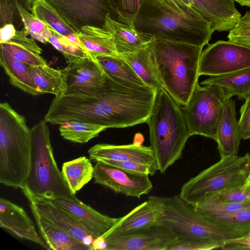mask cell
<instances>
[{
    "mask_svg": "<svg viewBox=\"0 0 250 250\" xmlns=\"http://www.w3.org/2000/svg\"><path fill=\"white\" fill-rule=\"evenodd\" d=\"M83 47L94 58L100 56L117 55L113 36L104 28L86 25L77 34Z\"/></svg>",
    "mask_w": 250,
    "mask_h": 250,
    "instance_id": "484cf974",
    "label": "cell"
},
{
    "mask_svg": "<svg viewBox=\"0 0 250 250\" xmlns=\"http://www.w3.org/2000/svg\"><path fill=\"white\" fill-rule=\"evenodd\" d=\"M203 199L219 203L249 202H250V184L245 183L243 185L209 193Z\"/></svg>",
    "mask_w": 250,
    "mask_h": 250,
    "instance_id": "8d00e7d4",
    "label": "cell"
},
{
    "mask_svg": "<svg viewBox=\"0 0 250 250\" xmlns=\"http://www.w3.org/2000/svg\"><path fill=\"white\" fill-rule=\"evenodd\" d=\"M103 28L113 35L119 54L133 51L154 40L137 31L132 25L113 20L109 13L106 16Z\"/></svg>",
    "mask_w": 250,
    "mask_h": 250,
    "instance_id": "603a6c76",
    "label": "cell"
},
{
    "mask_svg": "<svg viewBox=\"0 0 250 250\" xmlns=\"http://www.w3.org/2000/svg\"><path fill=\"white\" fill-rule=\"evenodd\" d=\"M149 43L133 51L119 55L129 64L147 86L157 91L163 86L154 63Z\"/></svg>",
    "mask_w": 250,
    "mask_h": 250,
    "instance_id": "7402d4cb",
    "label": "cell"
},
{
    "mask_svg": "<svg viewBox=\"0 0 250 250\" xmlns=\"http://www.w3.org/2000/svg\"><path fill=\"white\" fill-rule=\"evenodd\" d=\"M163 213V208L152 196L121 217L118 223L108 232L121 233L145 228L158 222Z\"/></svg>",
    "mask_w": 250,
    "mask_h": 250,
    "instance_id": "ffe728a7",
    "label": "cell"
},
{
    "mask_svg": "<svg viewBox=\"0 0 250 250\" xmlns=\"http://www.w3.org/2000/svg\"><path fill=\"white\" fill-rule=\"evenodd\" d=\"M177 237L170 228L158 222L121 233L107 232L94 240L93 250H166Z\"/></svg>",
    "mask_w": 250,
    "mask_h": 250,
    "instance_id": "9c48e42d",
    "label": "cell"
},
{
    "mask_svg": "<svg viewBox=\"0 0 250 250\" xmlns=\"http://www.w3.org/2000/svg\"><path fill=\"white\" fill-rule=\"evenodd\" d=\"M140 0H108L110 16L120 22L132 25Z\"/></svg>",
    "mask_w": 250,
    "mask_h": 250,
    "instance_id": "d590c367",
    "label": "cell"
},
{
    "mask_svg": "<svg viewBox=\"0 0 250 250\" xmlns=\"http://www.w3.org/2000/svg\"><path fill=\"white\" fill-rule=\"evenodd\" d=\"M148 174H135L122 170L101 161L94 166V183L116 193L140 199L148 194L153 185Z\"/></svg>",
    "mask_w": 250,
    "mask_h": 250,
    "instance_id": "8fae6325",
    "label": "cell"
},
{
    "mask_svg": "<svg viewBox=\"0 0 250 250\" xmlns=\"http://www.w3.org/2000/svg\"><path fill=\"white\" fill-rule=\"evenodd\" d=\"M17 30L12 23H6L0 30V43L6 42L16 34Z\"/></svg>",
    "mask_w": 250,
    "mask_h": 250,
    "instance_id": "7bdbcfd3",
    "label": "cell"
},
{
    "mask_svg": "<svg viewBox=\"0 0 250 250\" xmlns=\"http://www.w3.org/2000/svg\"><path fill=\"white\" fill-rule=\"evenodd\" d=\"M241 139L235 101L230 98L224 104L217 126L216 142L220 157L238 155Z\"/></svg>",
    "mask_w": 250,
    "mask_h": 250,
    "instance_id": "d6986e66",
    "label": "cell"
},
{
    "mask_svg": "<svg viewBox=\"0 0 250 250\" xmlns=\"http://www.w3.org/2000/svg\"><path fill=\"white\" fill-rule=\"evenodd\" d=\"M223 243L214 240L194 236H177L166 250H209L220 249Z\"/></svg>",
    "mask_w": 250,
    "mask_h": 250,
    "instance_id": "74e56055",
    "label": "cell"
},
{
    "mask_svg": "<svg viewBox=\"0 0 250 250\" xmlns=\"http://www.w3.org/2000/svg\"><path fill=\"white\" fill-rule=\"evenodd\" d=\"M38 0H24L30 10H31L35 3Z\"/></svg>",
    "mask_w": 250,
    "mask_h": 250,
    "instance_id": "f6af8a7d",
    "label": "cell"
},
{
    "mask_svg": "<svg viewBox=\"0 0 250 250\" xmlns=\"http://www.w3.org/2000/svg\"><path fill=\"white\" fill-rule=\"evenodd\" d=\"M31 132L25 118L8 103L0 104V183L21 188L29 174Z\"/></svg>",
    "mask_w": 250,
    "mask_h": 250,
    "instance_id": "5b68a950",
    "label": "cell"
},
{
    "mask_svg": "<svg viewBox=\"0 0 250 250\" xmlns=\"http://www.w3.org/2000/svg\"><path fill=\"white\" fill-rule=\"evenodd\" d=\"M202 50L199 76L227 74L250 68V48L230 42L218 41Z\"/></svg>",
    "mask_w": 250,
    "mask_h": 250,
    "instance_id": "30bf717a",
    "label": "cell"
},
{
    "mask_svg": "<svg viewBox=\"0 0 250 250\" xmlns=\"http://www.w3.org/2000/svg\"><path fill=\"white\" fill-rule=\"evenodd\" d=\"M0 65L12 85L33 96L41 94L33 80L30 66L14 59L1 47H0Z\"/></svg>",
    "mask_w": 250,
    "mask_h": 250,
    "instance_id": "4316f807",
    "label": "cell"
},
{
    "mask_svg": "<svg viewBox=\"0 0 250 250\" xmlns=\"http://www.w3.org/2000/svg\"><path fill=\"white\" fill-rule=\"evenodd\" d=\"M95 59L105 75L114 82L131 88L147 86L120 55L100 56Z\"/></svg>",
    "mask_w": 250,
    "mask_h": 250,
    "instance_id": "cb8c5ba5",
    "label": "cell"
},
{
    "mask_svg": "<svg viewBox=\"0 0 250 250\" xmlns=\"http://www.w3.org/2000/svg\"><path fill=\"white\" fill-rule=\"evenodd\" d=\"M146 123L149 126L150 146L155 157L158 170L165 173L182 158L190 136L181 106L164 87L156 92Z\"/></svg>",
    "mask_w": 250,
    "mask_h": 250,
    "instance_id": "7a4b0ae2",
    "label": "cell"
},
{
    "mask_svg": "<svg viewBox=\"0 0 250 250\" xmlns=\"http://www.w3.org/2000/svg\"><path fill=\"white\" fill-rule=\"evenodd\" d=\"M44 120L33 126L29 174L21 189L29 200L34 198L80 200L68 188L58 167L50 141V131Z\"/></svg>",
    "mask_w": 250,
    "mask_h": 250,
    "instance_id": "277c9868",
    "label": "cell"
},
{
    "mask_svg": "<svg viewBox=\"0 0 250 250\" xmlns=\"http://www.w3.org/2000/svg\"><path fill=\"white\" fill-rule=\"evenodd\" d=\"M229 99L219 86H201L198 82L187 104L181 106L190 136L200 135L216 141L219 121Z\"/></svg>",
    "mask_w": 250,
    "mask_h": 250,
    "instance_id": "ba28073f",
    "label": "cell"
},
{
    "mask_svg": "<svg viewBox=\"0 0 250 250\" xmlns=\"http://www.w3.org/2000/svg\"><path fill=\"white\" fill-rule=\"evenodd\" d=\"M89 158L95 162L132 161L158 169L154 152L150 146L139 144L115 145L98 144L88 151Z\"/></svg>",
    "mask_w": 250,
    "mask_h": 250,
    "instance_id": "9a60e30c",
    "label": "cell"
},
{
    "mask_svg": "<svg viewBox=\"0 0 250 250\" xmlns=\"http://www.w3.org/2000/svg\"><path fill=\"white\" fill-rule=\"evenodd\" d=\"M205 217L229 231L243 235L250 232V207L232 213Z\"/></svg>",
    "mask_w": 250,
    "mask_h": 250,
    "instance_id": "d6a6232c",
    "label": "cell"
},
{
    "mask_svg": "<svg viewBox=\"0 0 250 250\" xmlns=\"http://www.w3.org/2000/svg\"><path fill=\"white\" fill-rule=\"evenodd\" d=\"M222 250H250V232L241 237L224 241Z\"/></svg>",
    "mask_w": 250,
    "mask_h": 250,
    "instance_id": "b9f144b4",
    "label": "cell"
},
{
    "mask_svg": "<svg viewBox=\"0 0 250 250\" xmlns=\"http://www.w3.org/2000/svg\"><path fill=\"white\" fill-rule=\"evenodd\" d=\"M44 199L73 217L95 239L103 236L110 230L118 223L121 218H113L103 214L81 201L74 202L62 199Z\"/></svg>",
    "mask_w": 250,
    "mask_h": 250,
    "instance_id": "5bb4252c",
    "label": "cell"
},
{
    "mask_svg": "<svg viewBox=\"0 0 250 250\" xmlns=\"http://www.w3.org/2000/svg\"><path fill=\"white\" fill-rule=\"evenodd\" d=\"M238 127L241 139H250V94L241 106Z\"/></svg>",
    "mask_w": 250,
    "mask_h": 250,
    "instance_id": "60d3db41",
    "label": "cell"
},
{
    "mask_svg": "<svg viewBox=\"0 0 250 250\" xmlns=\"http://www.w3.org/2000/svg\"><path fill=\"white\" fill-rule=\"evenodd\" d=\"M152 197L163 209L160 222L170 228L177 236L203 237L223 243L226 240L244 236L222 228L201 215L179 195Z\"/></svg>",
    "mask_w": 250,
    "mask_h": 250,
    "instance_id": "52a82bcc",
    "label": "cell"
},
{
    "mask_svg": "<svg viewBox=\"0 0 250 250\" xmlns=\"http://www.w3.org/2000/svg\"><path fill=\"white\" fill-rule=\"evenodd\" d=\"M228 38L229 42L250 48V16L248 12L229 31Z\"/></svg>",
    "mask_w": 250,
    "mask_h": 250,
    "instance_id": "f35d334b",
    "label": "cell"
},
{
    "mask_svg": "<svg viewBox=\"0 0 250 250\" xmlns=\"http://www.w3.org/2000/svg\"><path fill=\"white\" fill-rule=\"evenodd\" d=\"M0 224L1 228L15 236L48 250L37 232L33 221L22 207L2 197L0 198Z\"/></svg>",
    "mask_w": 250,
    "mask_h": 250,
    "instance_id": "2e32d148",
    "label": "cell"
},
{
    "mask_svg": "<svg viewBox=\"0 0 250 250\" xmlns=\"http://www.w3.org/2000/svg\"><path fill=\"white\" fill-rule=\"evenodd\" d=\"M75 31L86 25L103 28L110 13L108 0H46Z\"/></svg>",
    "mask_w": 250,
    "mask_h": 250,
    "instance_id": "7c38bea8",
    "label": "cell"
},
{
    "mask_svg": "<svg viewBox=\"0 0 250 250\" xmlns=\"http://www.w3.org/2000/svg\"><path fill=\"white\" fill-rule=\"evenodd\" d=\"M25 30L17 31L15 35L8 42L0 43V47L6 51L14 59L30 66L46 64L41 56V48L35 40L27 37Z\"/></svg>",
    "mask_w": 250,
    "mask_h": 250,
    "instance_id": "d4e9b609",
    "label": "cell"
},
{
    "mask_svg": "<svg viewBox=\"0 0 250 250\" xmlns=\"http://www.w3.org/2000/svg\"><path fill=\"white\" fill-rule=\"evenodd\" d=\"M28 201L30 206L47 220L93 250L95 238L69 214L44 198H34Z\"/></svg>",
    "mask_w": 250,
    "mask_h": 250,
    "instance_id": "ac0fdd59",
    "label": "cell"
},
{
    "mask_svg": "<svg viewBox=\"0 0 250 250\" xmlns=\"http://www.w3.org/2000/svg\"><path fill=\"white\" fill-rule=\"evenodd\" d=\"M51 36L48 42L61 53L70 64L90 55L83 47L81 41L75 42L50 28Z\"/></svg>",
    "mask_w": 250,
    "mask_h": 250,
    "instance_id": "836d02e7",
    "label": "cell"
},
{
    "mask_svg": "<svg viewBox=\"0 0 250 250\" xmlns=\"http://www.w3.org/2000/svg\"><path fill=\"white\" fill-rule=\"evenodd\" d=\"M34 82L41 94H53L55 97L65 94L66 68L57 69L47 64L30 66Z\"/></svg>",
    "mask_w": 250,
    "mask_h": 250,
    "instance_id": "83f0119b",
    "label": "cell"
},
{
    "mask_svg": "<svg viewBox=\"0 0 250 250\" xmlns=\"http://www.w3.org/2000/svg\"><path fill=\"white\" fill-rule=\"evenodd\" d=\"M16 5L27 34L34 40L42 43L48 42L51 36L50 28L33 14L27 11L18 2Z\"/></svg>",
    "mask_w": 250,
    "mask_h": 250,
    "instance_id": "e575fe53",
    "label": "cell"
},
{
    "mask_svg": "<svg viewBox=\"0 0 250 250\" xmlns=\"http://www.w3.org/2000/svg\"><path fill=\"white\" fill-rule=\"evenodd\" d=\"M249 15L250 16V11H247Z\"/></svg>",
    "mask_w": 250,
    "mask_h": 250,
    "instance_id": "c3c4849f",
    "label": "cell"
},
{
    "mask_svg": "<svg viewBox=\"0 0 250 250\" xmlns=\"http://www.w3.org/2000/svg\"><path fill=\"white\" fill-rule=\"evenodd\" d=\"M59 129L63 138L80 144L87 143L106 129L100 125L73 121L61 123Z\"/></svg>",
    "mask_w": 250,
    "mask_h": 250,
    "instance_id": "1f68e13d",
    "label": "cell"
},
{
    "mask_svg": "<svg viewBox=\"0 0 250 250\" xmlns=\"http://www.w3.org/2000/svg\"><path fill=\"white\" fill-rule=\"evenodd\" d=\"M201 84L219 86L229 99L237 96L245 99L250 94V68L210 76Z\"/></svg>",
    "mask_w": 250,
    "mask_h": 250,
    "instance_id": "f1b7e54d",
    "label": "cell"
},
{
    "mask_svg": "<svg viewBox=\"0 0 250 250\" xmlns=\"http://www.w3.org/2000/svg\"><path fill=\"white\" fill-rule=\"evenodd\" d=\"M64 95H89L105 82V75L97 60L89 56L66 67Z\"/></svg>",
    "mask_w": 250,
    "mask_h": 250,
    "instance_id": "4fadbf2b",
    "label": "cell"
},
{
    "mask_svg": "<svg viewBox=\"0 0 250 250\" xmlns=\"http://www.w3.org/2000/svg\"><path fill=\"white\" fill-rule=\"evenodd\" d=\"M246 183L250 184V172L248 176Z\"/></svg>",
    "mask_w": 250,
    "mask_h": 250,
    "instance_id": "7dc6e473",
    "label": "cell"
},
{
    "mask_svg": "<svg viewBox=\"0 0 250 250\" xmlns=\"http://www.w3.org/2000/svg\"><path fill=\"white\" fill-rule=\"evenodd\" d=\"M163 87L181 106L186 105L198 82L203 47L164 40L149 43Z\"/></svg>",
    "mask_w": 250,
    "mask_h": 250,
    "instance_id": "3957f363",
    "label": "cell"
},
{
    "mask_svg": "<svg viewBox=\"0 0 250 250\" xmlns=\"http://www.w3.org/2000/svg\"><path fill=\"white\" fill-rule=\"evenodd\" d=\"M190 5L211 25L213 31H229L241 15L234 0H188Z\"/></svg>",
    "mask_w": 250,
    "mask_h": 250,
    "instance_id": "e0dca14e",
    "label": "cell"
},
{
    "mask_svg": "<svg viewBox=\"0 0 250 250\" xmlns=\"http://www.w3.org/2000/svg\"><path fill=\"white\" fill-rule=\"evenodd\" d=\"M31 10L37 18L60 34L67 37L77 34L78 32L67 23L57 10L47 0H38L35 3Z\"/></svg>",
    "mask_w": 250,
    "mask_h": 250,
    "instance_id": "4dcf8cb0",
    "label": "cell"
},
{
    "mask_svg": "<svg viewBox=\"0 0 250 250\" xmlns=\"http://www.w3.org/2000/svg\"><path fill=\"white\" fill-rule=\"evenodd\" d=\"M242 6L250 7V0H234Z\"/></svg>",
    "mask_w": 250,
    "mask_h": 250,
    "instance_id": "ee69618b",
    "label": "cell"
},
{
    "mask_svg": "<svg viewBox=\"0 0 250 250\" xmlns=\"http://www.w3.org/2000/svg\"><path fill=\"white\" fill-rule=\"evenodd\" d=\"M30 206L40 234L48 250H90L88 246L47 220L34 207Z\"/></svg>",
    "mask_w": 250,
    "mask_h": 250,
    "instance_id": "44dd1931",
    "label": "cell"
},
{
    "mask_svg": "<svg viewBox=\"0 0 250 250\" xmlns=\"http://www.w3.org/2000/svg\"><path fill=\"white\" fill-rule=\"evenodd\" d=\"M171 0L177 2L183 3H185V4L190 5V4L189 1H188V0Z\"/></svg>",
    "mask_w": 250,
    "mask_h": 250,
    "instance_id": "bcb514c9",
    "label": "cell"
},
{
    "mask_svg": "<svg viewBox=\"0 0 250 250\" xmlns=\"http://www.w3.org/2000/svg\"><path fill=\"white\" fill-rule=\"evenodd\" d=\"M94 166L86 157L81 156L64 163L61 173L72 193H76L93 178Z\"/></svg>",
    "mask_w": 250,
    "mask_h": 250,
    "instance_id": "f546056e",
    "label": "cell"
},
{
    "mask_svg": "<svg viewBox=\"0 0 250 250\" xmlns=\"http://www.w3.org/2000/svg\"><path fill=\"white\" fill-rule=\"evenodd\" d=\"M132 25L154 40L203 47L213 32L210 23L192 6L171 0H140Z\"/></svg>",
    "mask_w": 250,
    "mask_h": 250,
    "instance_id": "6da1fadb",
    "label": "cell"
},
{
    "mask_svg": "<svg viewBox=\"0 0 250 250\" xmlns=\"http://www.w3.org/2000/svg\"><path fill=\"white\" fill-rule=\"evenodd\" d=\"M103 163L135 174H145L152 176L158 171L156 167L132 161H107Z\"/></svg>",
    "mask_w": 250,
    "mask_h": 250,
    "instance_id": "ab89813d",
    "label": "cell"
},
{
    "mask_svg": "<svg viewBox=\"0 0 250 250\" xmlns=\"http://www.w3.org/2000/svg\"><path fill=\"white\" fill-rule=\"evenodd\" d=\"M250 172V155H229L191 178L182 186L179 195L194 206L208 194L243 185Z\"/></svg>",
    "mask_w": 250,
    "mask_h": 250,
    "instance_id": "8992f818",
    "label": "cell"
}]
</instances>
